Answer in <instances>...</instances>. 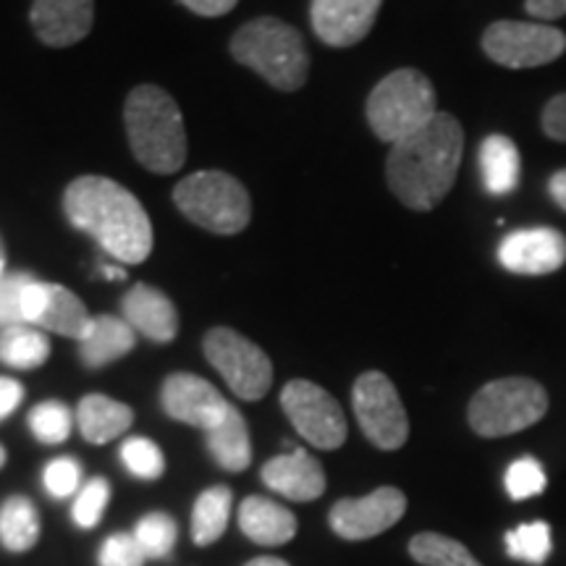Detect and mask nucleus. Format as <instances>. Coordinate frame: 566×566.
Instances as JSON below:
<instances>
[{"mask_svg":"<svg viewBox=\"0 0 566 566\" xmlns=\"http://www.w3.org/2000/svg\"><path fill=\"white\" fill-rule=\"evenodd\" d=\"M464 153V129L451 113H438L424 129L391 145L388 187L409 210L428 212L454 187Z\"/></svg>","mask_w":566,"mask_h":566,"instance_id":"f257e3e1","label":"nucleus"},{"mask_svg":"<svg viewBox=\"0 0 566 566\" xmlns=\"http://www.w3.org/2000/svg\"><path fill=\"white\" fill-rule=\"evenodd\" d=\"M74 229L90 233L118 263H145L153 252V223L129 189L105 176H82L63 195Z\"/></svg>","mask_w":566,"mask_h":566,"instance_id":"f03ea898","label":"nucleus"},{"mask_svg":"<svg viewBox=\"0 0 566 566\" xmlns=\"http://www.w3.org/2000/svg\"><path fill=\"white\" fill-rule=\"evenodd\" d=\"M134 158L153 174H176L187 160V132L179 105L166 90L142 84L124 108Z\"/></svg>","mask_w":566,"mask_h":566,"instance_id":"7ed1b4c3","label":"nucleus"},{"mask_svg":"<svg viewBox=\"0 0 566 566\" xmlns=\"http://www.w3.org/2000/svg\"><path fill=\"white\" fill-rule=\"evenodd\" d=\"M233 59L271 82L275 90L294 92L307 82L310 55L300 30L286 21L263 17L244 24L231 40Z\"/></svg>","mask_w":566,"mask_h":566,"instance_id":"20e7f679","label":"nucleus"},{"mask_svg":"<svg viewBox=\"0 0 566 566\" xmlns=\"http://www.w3.org/2000/svg\"><path fill=\"white\" fill-rule=\"evenodd\" d=\"M438 116L436 90L417 69H399L375 84L367 97V122L375 137L396 142L412 137Z\"/></svg>","mask_w":566,"mask_h":566,"instance_id":"39448f33","label":"nucleus"},{"mask_svg":"<svg viewBox=\"0 0 566 566\" xmlns=\"http://www.w3.org/2000/svg\"><path fill=\"white\" fill-rule=\"evenodd\" d=\"M548 412V391L533 378H499L472 396L467 420L480 438H504L533 428Z\"/></svg>","mask_w":566,"mask_h":566,"instance_id":"423d86ee","label":"nucleus"},{"mask_svg":"<svg viewBox=\"0 0 566 566\" xmlns=\"http://www.w3.org/2000/svg\"><path fill=\"white\" fill-rule=\"evenodd\" d=\"M174 202L189 221L212 233H239L250 226L252 202L242 181L223 171L187 176L174 189Z\"/></svg>","mask_w":566,"mask_h":566,"instance_id":"0eeeda50","label":"nucleus"},{"mask_svg":"<svg viewBox=\"0 0 566 566\" xmlns=\"http://www.w3.org/2000/svg\"><path fill=\"white\" fill-rule=\"evenodd\" d=\"M205 357L223 375V380L239 399L258 401L271 391L273 365L271 357L250 338L231 328H212L205 336Z\"/></svg>","mask_w":566,"mask_h":566,"instance_id":"6e6552de","label":"nucleus"},{"mask_svg":"<svg viewBox=\"0 0 566 566\" xmlns=\"http://www.w3.org/2000/svg\"><path fill=\"white\" fill-rule=\"evenodd\" d=\"M354 415L367 441L380 451H396L409 438V417L391 378L367 370L357 378L352 391Z\"/></svg>","mask_w":566,"mask_h":566,"instance_id":"1a4fd4ad","label":"nucleus"},{"mask_svg":"<svg viewBox=\"0 0 566 566\" xmlns=\"http://www.w3.org/2000/svg\"><path fill=\"white\" fill-rule=\"evenodd\" d=\"M488 59L506 69H537L566 53V34L543 21H495L483 34Z\"/></svg>","mask_w":566,"mask_h":566,"instance_id":"9d476101","label":"nucleus"},{"mask_svg":"<svg viewBox=\"0 0 566 566\" xmlns=\"http://www.w3.org/2000/svg\"><path fill=\"white\" fill-rule=\"evenodd\" d=\"M281 407L294 430L315 449L334 451L346 441V417L338 401L313 380L283 386Z\"/></svg>","mask_w":566,"mask_h":566,"instance_id":"9b49d317","label":"nucleus"},{"mask_svg":"<svg viewBox=\"0 0 566 566\" xmlns=\"http://www.w3.org/2000/svg\"><path fill=\"white\" fill-rule=\"evenodd\" d=\"M407 512V495L384 485L363 499H342L331 509V530L344 541H367L391 530Z\"/></svg>","mask_w":566,"mask_h":566,"instance_id":"f8f14e48","label":"nucleus"},{"mask_svg":"<svg viewBox=\"0 0 566 566\" xmlns=\"http://www.w3.org/2000/svg\"><path fill=\"white\" fill-rule=\"evenodd\" d=\"M160 401L171 420L187 422L192 428L205 430V433L218 428L231 409L216 386L192 373L168 375L166 384H163Z\"/></svg>","mask_w":566,"mask_h":566,"instance_id":"ddd939ff","label":"nucleus"},{"mask_svg":"<svg viewBox=\"0 0 566 566\" xmlns=\"http://www.w3.org/2000/svg\"><path fill=\"white\" fill-rule=\"evenodd\" d=\"M24 317L27 323L40 331L76 338L87 336L92 315L76 294H71L61 283H42L34 279L24 294Z\"/></svg>","mask_w":566,"mask_h":566,"instance_id":"4468645a","label":"nucleus"},{"mask_svg":"<svg viewBox=\"0 0 566 566\" xmlns=\"http://www.w3.org/2000/svg\"><path fill=\"white\" fill-rule=\"evenodd\" d=\"M499 263L516 275H548L566 263V237L548 226L512 231L501 239Z\"/></svg>","mask_w":566,"mask_h":566,"instance_id":"2eb2a0df","label":"nucleus"},{"mask_svg":"<svg viewBox=\"0 0 566 566\" xmlns=\"http://www.w3.org/2000/svg\"><path fill=\"white\" fill-rule=\"evenodd\" d=\"M380 3L384 0H313V30L328 45L352 48L370 34Z\"/></svg>","mask_w":566,"mask_h":566,"instance_id":"dca6fc26","label":"nucleus"},{"mask_svg":"<svg viewBox=\"0 0 566 566\" xmlns=\"http://www.w3.org/2000/svg\"><path fill=\"white\" fill-rule=\"evenodd\" d=\"M34 34L51 48H69L87 38L95 21V0H34Z\"/></svg>","mask_w":566,"mask_h":566,"instance_id":"f3484780","label":"nucleus"},{"mask_svg":"<svg viewBox=\"0 0 566 566\" xmlns=\"http://www.w3.org/2000/svg\"><path fill=\"white\" fill-rule=\"evenodd\" d=\"M260 478H263V483L273 493H279L289 501H302V504L321 499L325 493L323 467L304 449H294L292 454L273 457L260 470Z\"/></svg>","mask_w":566,"mask_h":566,"instance_id":"a211bd4d","label":"nucleus"},{"mask_svg":"<svg viewBox=\"0 0 566 566\" xmlns=\"http://www.w3.org/2000/svg\"><path fill=\"white\" fill-rule=\"evenodd\" d=\"M124 321L132 325L137 334L150 338L155 344L174 342L179 334V313L174 302L168 300L160 289L139 283L124 296Z\"/></svg>","mask_w":566,"mask_h":566,"instance_id":"6ab92c4d","label":"nucleus"},{"mask_svg":"<svg viewBox=\"0 0 566 566\" xmlns=\"http://www.w3.org/2000/svg\"><path fill=\"white\" fill-rule=\"evenodd\" d=\"M296 516L279 501L250 495L239 506V530L258 546H283L296 537Z\"/></svg>","mask_w":566,"mask_h":566,"instance_id":"aec40b11","label":"nucleus"},{"mask_svg":"<svg viewBox=\"0 0 566 566\" xmlns=\"http://www.w3.org/2000/svg\"><path fill=\"white\" fill-rule=\"evenodd\" d=\"M134 344H137V331L124 317H92L87 336L80 342V359L90 370H101V367L126 357Z\"/></svg>","mask_w":566,"mask_h":566,"instance_id":"412c9836","label":"nucleus"},{"mask_svg":"<svg viewBox=\"0 0 566 566\" xmlns=\"http://www.w3.org/2000/svg\"><path fill=\"white\" fill-rule=\"evenodd\" d=\"M478 166L488 195L506 197L520 187L522 158L514 139L506 134H491L483 139L478 150Z\"/></svg>","mask_w":566,"mask_h":566,"instance_id":"4be33fe9","label":"nucleus"},{"mask_svg":"<svg viewBox=\"0 0 566 566\" xmlns=\"http://www.w3.org/2000/svg\"><path fill=\"white\" fill-rule=\"evenodd\" d=\"M134 412L124 401L111 399L105 394H87L76 407V424L84 441L103 446L111 443L113 438L124 436L132 428Z\"/></svg>","mask_w":566,"mask_h":566,"instance_id":"5701e85b","label":"nucleus"},{"mask_svg":"<svg viewBox=\"0 0 566 566\" xmlns=\"http://www.w3.org/2000/svg\"><path fill=\"white\" fill-rule=\"evenodd\" d=\"M208 451L218 467L229 472H244L252 462L250 428L237 407L229 409L223 422L208 433Z\"/></svg>","mask_w":566,"mask_h":566,"instance_id":"b1692460","label":"nucleus"},{"mask_svg":"<svg viewBox=\"0 0 566 566\" xmlns=\"http://www.w3.org/2000/svg\"><path fill=\"white\" fill-rule=\"evenodd\" d=\"M51 357V342L45 331L34 328L30 323L11 325L0 331V363L13 367V370H34L45 365Z\"/></svg>","mask_w":566,"mask_h":566,"instance_id":"393cba45","label":"nucleus"},{"mask_svg":"<svg viewBox=\"0 0 566 566\" xmlns=\"http://www.w3.org/2000/svg\"><path fill=\"white\" fill-rule=\"evenodd\" d=\"M40 541L38 506L27 495H11L0 509V543L13 554H24Z\"/></svg>","mask_w":566,"mask_h":566,"instance_id":"a878e982","label":"nucleus"},{"mask_svg":"<svg viewBox=\"0 0 566 566\" xmlns=\"http://www.w3.org/2000/svg\"><path fill=\"white\" fill-rule=\"evenodd\" d=\"M233 495L226 485H212L197 495L192 509V541L197 546H212L226 533Z\"/></svg>","mask_w":566,"mask_h":566,"instance_id":"bb28decb","label":"nucleus"},{"mask_svg":"<svg viewBox=\"0 0 566 566\" xmlns=\"http://www.w3.org/2000/svg\"><path fill=\"white\" fill-rule=\"evenodd\" d=\"M409 556L422 566H483L464 543L441 533H420L409 541Z\"/></svg>","mask_w":566,"mask_h":566,"instance_id":"cd10ccee","label":"nucleus"},{"mask_svg":"<svg viewBox=\"0 0 566 566\" xmlns=\"http://www.w3.org/2000/svg\"><path fill=\"white\" fill-rule=\"evenodd\" d=\"M134 537H137L142 554L147 558L166 562V558H171L176 541H179V527H176V520L171 514L150 512L137 522V527H134Z\"/></svg>","mask_w":566,"mask_h":566,"instance_id":"c85d7f7f","label":"nucleus"},{"mask_svg":"<svg viewBox=\"0 0 566 566\" xmlns=\"http://www.w3.org/2000/svg\"><path fill=\"white\" fill-rule=\"evenodd\" d=\"M506 554L516 558V562H525L533 566L546 564L551 556V527L548 522H527V525H520L509 530L504 535Z\"/></svg>","mask_w":566,"mask_h":566,"instance_id":"c756f323","label":"nucleus"},{"mask_svg":"<svg viewBox=\"0 0 566 566\" xmlns=\"http://www.w3.org/2000/svg\"><path fill=\"white\" fill-rule=\"evenodd\" d=\"M118 457H122L126 472L139 480H158L166 472V457H163L160 446L153 443L150 438H126Z\"/></svg>","mask_w":566,"mask_h":566,"instance_id":"7c9ffc66","label":"nucleus"},{"mask_svg":"<svg viewBox=\"0 0 566 566\" xmlns=\"http://www.w3.org/2000/svg\"><path fill=\"white\" fill-rule=\"evenodd\" d=\"M74 428V415L61 401H42L30 412V430L40 443H63Z\"/></svg>","mask_w":566,"mask_h":566,"instance_id":"2f4dec72","label":"nucleus"},{"mask_svg":"<svg viewBox=\"0 0 566 566\" xmlns=\"http://www.w3.org/2000/svg\"><path fill=\"white\" fill-rule=\"evenodd\" d=\"M111 501V483L105 478H92L80 488L74 495V506H71V520L76 527L92 530L101 525L105 509Z\"/></svg>","mask_w":566,"mask_h":566,"instance_id":"473e14b6","label":"nucleus"},{"mask_svg":"<svg viewBox=\"0 0 566 566\" xmlns=\"http://www.w3.org/2000/svg\"><path fill=\"white\" fill-rule=\"evenodd\" d=\"M504 485H506L509 499L514 501L533 499V495H541L546 491L548 485L546 470H543V464L537 462L535 457H520L516 462L509 464Z\"/></svg>","mask_w":566,"mask_h":566,"instance_id":"72a5a7b5","label":"nucleus"},{"mask_svg":"<svg viewBox=\"0 0 566 566\" xmlns=\"http://www.w3.org/2000/svg\"><path fill=\"white\" fill-rule=\"evenodd\" d=\"M32 281L30 273H6L0 279V331L27 323L24 294Z\"/></svg>","mask_w":566,"mask_h":566,"instance_id":"f704fd0d","label":"nucleus"},{"mask_svg":"<svg viewBox=\"0 0 566 566\" xmlns=\"http://www.w3.org/2000/svg\"><path fill=\"white\" fill-rule=\"evenodd\" d=\"M42 485L53 499H71L82 488V464L71 457H59L42 472Z\"/></svg>","mask_w":566,"mask_h":566,"instance_id":"c9c22d12","label":"nucleus"},{"mask_svg":"<svg viewBox=\"0 0 566 566\" xmlns=\"http://www.w3.org/2000/svg\"><path fill=\"white\" fill-rule=\"evenodd\" d=\"M147 556L142 554L134 533H116L105 537L101 551H97V564L101 566H145Z\"/></svg>","mask_w":566,"mask_h":566,"instance_id":"e433bc0d","label":"nucleus"},{"mask_svg":"<svg viewBox=\"0 0 566 566\" xmlns=\"http://www.w3.org/2000/svg\"><path fill=\"white\" fill-rule=\"evenodd\" d=\"M541 126L548 139L566 142V92L554 95L546 103V108H543V116H541Z\"/></svg>","mask_w":566,"mask_h":566,"instance_id":"4c0bfd02","label":"nucleus"},{"mask_svg":"<svg viewBox=\"0 0 566 566\" xmlns=\"http://www.w3.org/2000/svg\"><path fill=\"white\" fill-rule=\"evenodd\" d=\"M24 399V386L13 378H0V420H6Z\"/></svg>","mask_w":566,"mask_h":566,"instance_id":"58836bf2","label":"nucleus"},{"mask_svg":"<svg viewBox=\"0 0 566 566\" xmlns=\"http://www.w3.org/2000/svg\"><path fill=\"white\" fill-rule=\"evenodd\" d=\"M525 6L530 17L543 21V24L566 17V0H525Z\"/></svg>","mask_w":566,"mask_h":566,"instance_id":"ea45409f","label":"nucleus"},{"mask_svg":"<svg viewBox=\"0 0 566 566\" xmlns=\"http://www.w3.org/2000/svg\"><path fill=\"white\" fill-rule=\"evenodd\" d=\"M189 11L200 13V17H223L229 13L239 0H181Z\"/></svg>","mask_w":566,"mask_h":566,"instance_id":"a19ab883","label":"nucleus"},{"mask_svg":"<svg viewBox=\"0 0 566 566\" xmlns=\"http://www.w3.org/2000/svg\"><path fill=\"white\" fill-rule=\"evenodd\" d=\"M548 195H551V200H554L558 208L566 212V168H562V171H556L554 176H551Z\"/></svg>","mask_w":566,"mask_h":566,"instance_id":"79ce46f5","label":"nucleus"},{"mask_svg":"<svg viewBox=\"0 0 566 566\" xmlns=\"http://www.w3.org/2000/svg\"><path fill=\"white\" fill-rule=\"evenodd\" d=\"M244 566H292L289 562H283L279 556H258L252 562H247Z\"/></svg>","mask_w":566,"mask_h":566,"instance_id":"37998d69","label":"nucleus"},{"mask_svg":"<svg viewBox=\"0 0 566 566\" xmlns=\"http://www.w3.org/2000/svg\"><path fill=\"white\" fill-rule=\"evenodd\" d=\"M101 273L105 275V279H111V281H124L126 279V273H124V268H116V265H103L101 268Z\"/></svg>","mask_w":566,"mask_h":566,"instance_id":"c03bdc74","label":"nucleus"},{"mask_svg":"<svg viewBox=\"0 0 566 566\" xmlns=\"http://www.w3.org/2000/svg\"><path fill=\"white\" fill-rule=\"evenodd\" d=\"M3 275H6V247L0 242V279H3Z\"/></svg>","mask_w":566,"mask_h":566,"instance_id":"a18cd8bd","label":"nucleus"},{"mask_svg":"<svg viewBox=\"0 0 566 566\" xmlns=\"http://www.w3.org/2000/svg\"><path fill=\"white\" fill-rule=\"evenodd\" d=\"M3 464H6V449L0 446V467H3Z\"/></svg>","mask_w":566,"mask_h":566,"instance_id":"49530a36","label":"nucleus"}]
</instances>
